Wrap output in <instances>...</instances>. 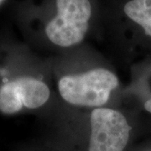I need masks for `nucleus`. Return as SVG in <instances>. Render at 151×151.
Returning a JSON list of instances; mask_svg holds the SVG:
<instances>
[{
	"mask_svg": "<svg viewBox=\"0 0 151 151\" xmlns=\"http://www.w3.org/2000/svg\"><path fill=\"white\" fill-rule=\"evenodd\" d=\"M124 10L127 17L151 37V0H130L125 4Z\"/></svg>",
	"mask_w": 151,
	"mask_h": 151,
	"instance_id": "39448f33",
	"label": "nucleus"
},
{
	"mask_svg": "<svg viewBox=\"0 0 151 151\" xmlns=\"http://www.w3.org/2000/svg\"><path fill=\"white\" fill-rule=\"evenodd\" d=\"M50 96L46 83L31 76H21L0 87V112L14 114L24 108H39L48 102Z\"/></svg>",
	"mask_w": 151,
	"mask_h": 151,
	"instance_id": "20e7f679",
	"label": "nucleus"
},
{
	"mask_svg": "<svg viewBox=\"0 0 151 151\" xmlns=\"http://www.w3.org/2000/svg\"><path fill=\"white\" fill-rule=\"evenodd\" d=\"M56 14L47 23L45 32L55 45L68 48L86 37L92 18L90 0H55Z\"/></svg>",
	"mask_w": 151,
	"mask_h": 151,
	"instance_id": "f03ea898",
	"label": "nucleus"
},
{
	"mask_svg": "<svg viewBox=\"0 0 151 151\" xmlns=\"http://www.w3.org/2000/svg\"><path fill=\"white\" fill-rule=\"evenodd\" d=\"M88 151H124L129 139L131 127L118 110L97 108L90 116Z\"/></svg>",
	"mask_w": 151,
	"mask_h": 151,
	"instance_id": "7ed1b4c3",
	"label": "nucleus"
},
{
	"mask_svg": "<svg viewBox=\"0 0 151 151\" xmlns=\"http://www.w3.org/2000/svg\"><path fill=\"white\" fill-rule=\"evenodd\" d=\"M145 108L146 111H148L151 113V99L146 101L145 103Z\"/></svg>",
	"mask_w": 151,
	"mask_h": 151,
	"instance_id": "423d86ee",
	"label": "nucleus"
},
{
	"mask_svg": "<svg viewBox=\"0 0 151 151\" xmlns=\"http://www.w3.org/2000/svg\"><path fill=\"white\" fill-rule=\"evenodd\" d=\"M0 1H1V0H0Z\"/></svg>",
	"mask_w": 151,
	"mask_h": 151,
	"instance_id": "0eeeda50",
	"label": "nucleus"
},
{
	"mask_svg": "<svg viewBox=\"0 0 151 151\" xmlns=\"http://www.w3.org/2000/svg\"><path fill=\"white\" fill-rule=\"evenodd\" d=\"M119 83L118 76L111 70L97 68L60 77L58 91L62 99L70 105L102 108L108 103Z\"/></svg>",
	"mask_w": 151,
	"mask_h": 151,
	"instance_id": "f257e3e1",
	"label": "nucleus"
}]
</instances>
